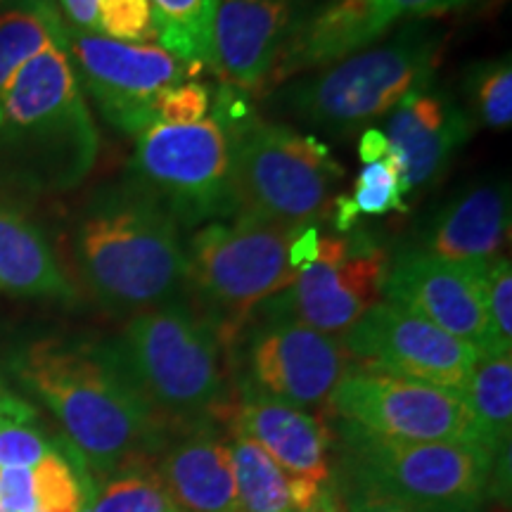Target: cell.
<instances>
[{"mask_svg": "<svg viewBox=\"0 0 512 512\" xmlns=\"http://www.w3.org/2000/svg\"><path fill=\"white\" fill-rule=\"evenodd\" d=\"M12 373L46 403L83 465L102 477L162 446L164 420L140 394L114 342L36 339L12 358Z\"/></svg>", "mask_w": 512, "mask_h": 512, "instance_id": "cell-1", "label": "cell"}, {"mask_svg": "<svg viewBox=\"0 0 512 512\" xmlns=\"http://www.w3.org/2000/svg\"><path fill=\"white\" fill-rule=\"evenodd\" d=\"M98 126L62 43L24 64L0 93V195H62L91 176Z\"/></svg>", "mask_w": 512, "mask_h": 512, "instance_id": "cell-2", "label": "cell"}, {"mask_svg": "<svg viewBox=\"0 0 512 512\" xmlns=\"http://www.w3.org/2000/svg\"><path fill=\"white\" fill-rule=\"evenodd\" d=\"M83 285L117 316L185 299L181 228L131 178L95 190L74 223Z\"/></svg>", "mask_w": 512, "mask_h": 512, "instance_id": "cell-3", "label": "cell"}, {"mask_svg": "<svg viewBox=\"0 0 512 512\" xmlns=\"http://www.w3.org/2000/svg\"><path fill=\"white\" fill-rule=\"evenodd\" d=\"M441 46V29L413 19L382 46L273 88L268 107L330 136H351L392 112L415 88L432 83Z\"/></svg>", "mask_w": 512, "mask_h": 512, "instance_id": "cell-4", "label": "cell"}, {"mask_svg": "<svg viewBox=\"0 0 512 512\" xmlns=\"http://www.w3.org/2000/svg\"><path fill=\"white\" fill-rule=\"evenodd\" d=\"M299 228L235 216L207 223L185 247V299L233 347L259 306L294 283L290 242Z\"/></svg>", "mask_w": 512, "mask_h": 512, "instance_id": "cell-5", "label": "cell"}, {"mask_svg": "<svg viewBox=\"0 0 512 512\" xmlns=\"http://www.w3.org/2000/svg\"><path fill=\"white\" fill-rule=\"evenodd\" d=\"M235 216L306 228L330 221L344 171L316 136L256 117L226 128Z\"/></svg>", "mask_w": 512, "mask_h": 512, "instance_id": "cell-6", "label": "cell"}, {"mask_svg": "<svg viewBox=\"0 0 512 512\" xmlns=\"http://www.w3.org/2000/svg\"><path fill=\"white\" fill-rule=\"evenodd\" d=\"M114 347L162 420L200 425L226 406L223 344L188 299L131 316Z\"/></svg>", "mask_w": 512, "mask_h": 512, "instance_id": "cell-7", "label": "cell"}, {"mask_svg": "<svg viewBox=\"0 0 512 512\" xmlns=\"http://www.w3.org/2000/svg\"><path fill=\"white\" fill-rule=\"evenodd\" d=\"M342 467L351 477L425 512H479L496 458L475 441H408L339 422Z\"/></svg>", "mask_w": 512, "mask_h": 512, "instance_id": "cell-8", "label": "cell"}, {"mask_svg": "<svg viewBox=\"0 0 512 512\" xmlns=\"http://www.w3.org/2000/svg\"><path fill=\"white\" fill-rule=\"evenodd\" d=\"M128 178L178 226L235 216L230 140L214 117L190 126L155 124L138 133Z\"/></svg>", "mask_w": 512, "mask_h": 512, "instance_id": "cell-9", "label": "cell"}, {"mask_svg": "<svg viewBox=\"0 0 512 512\" xmlns=\"http://www.w3.org/2000/svg\"><path fill=\"white\" fill-rule=\"evenodd\" d=\"M387 271L389 252L366 230L325 233L316 259L297 273L292 285L261 304L254 320H294L323 335L342 337L382 302Z\"/></svg>", "mask_w": 512, "mask_h": 512, "instance_id": "cell-10", "label": "cell"}, {"mask_svg": "<svg viewBox=\"0 0 512 512\" xmlns=\"http://www.w3.org/2000/svg\"><path fill=\"white\" fill-rule=\"evenodd\" d=\"M64 50L79 86L95 100L102 117L128 136L157 124V102L164 91L202 72V67L178 60L162 46L112 41L74 31L67 24Z\"/></svg>", "mask_w": 512, "mask_h": 512, "instance_id": "cell-11", "label": "cell"}, {"mask_svg": "<svg viewBox=\"0 0 512 512\" xmlns=\"http://www.w3.org/2000/svg\"><path fill=\"white\" fill-rule=\"evenodd\" d=\"M328 401L339 420L380 437L482 444L463 396L432 384L370 368L349 370L332 389Z\"/></svg>", "mask_w": 512, "mask_h": 512, "instance_id": "cell-12", "label": "cell"}, {"mask_svg": "<svg viewBox=\"0 0 512 512\" xmlns=\"http://www.w3.org/2000/svg\"><path fill=\"white\" fill-rule=\"evenodd\" d=\"M339 342L351 358H361L373 370L432 384L458 396L465 394L479 361V351L470 342L389 302L363 313Z\"/></svg>", "mask_w": 512, "mask_h": 512, "instance_id": "cell-13", "label": "cell"}, {"mask_svg": "<svg viewBox=\"0 0 512 512\" xmlns=\"http://www.w3.org/2000/svg\"><path fill=\"white\" fill-rule=\"evenodd\" d=\"M247 335L242 389L297 408L328 401L349 373L351 354L339 337L283 318H259Z\"/></svg>", "mask_w": 512, "mask_h": 512, "instance_id": "cell-14", "label": "cell"}, {"mask_svg": "<svg viewBox=\"0 0 512 512\" xmlns=\"http://www.w3.org/2000/svg\"><path fill=\"white\" fill-rule=\"evenodd\" d=\"M484 266L451 264L406 247L389 259L382 297L384 302L437 325L448 335L465 339L479 356H484L489 349L482 287Z\"/></svg>", "mask_w": 512, "mask_h": 512, "instance_id": "cell-15", "label": "cell"}, {"mask_svg": "<svg viewBox=\"0 0 512 512\" xmlns=\"http://www.w3.org/2000/svg\"><path fill=\"white\" fill-rule=\"evenodd\" d=\"M219 415H228L230 430L254 439L285 472L292 512L309 508L330 484L332 437L320 415L249 389H242L240 403H226Z\"/></svg>", "mask_w": 512, "mask_h": 512, "instance_id": "cell-16", "label": "cell"}, {"mask_svg": "<svg viewBox=\"0 0 512 512\" xmlns=\"http://www.w3.org/2000/svg\"><path fill=\"white\" fill-rule=\"evenodd\" d=\"M384 126L387 157L399 174L406 197L420 188H430L444 176L477 124L451 93L427 83L401 98Z\"/></svg>", "mask_w": 512, "mask_h": 512, "instance_id": "cell-17", "label": "cell"}, {"mask_svg": "<svg viewBox=\"0 0 512 512\" xmlns=\"http://www.w3.org/2000/svg\"><path fill=\"white\" fill-rule=\"evenodd\" d=\"M309 0H216L209 67L223 86L264 91Z\"/></svg>", "mask_w": 512, "mask_h": 512, "instance_id": "cell-18", "label": "cell"}, {"mask_svg": "<svg viewBox=\"0 0 512 512\" xmlns=\"http://www.w3.org/2000/svg\"><path fill=\"white\" fill-rule=\"evenodd\" d=\"M510 235L508 181L458 190L422 221L411 247L460 266H484L503 256Z\"/></svg>", "mask_w": 512, "mask_h": 512, "instance_id": "cell-19", "label": "cell"}, {"mask_svg": "<svg viewBox=\"0 0 512 512\" xmlns=\"http://www.w3.org/2000/svg\"><path fill=\"white\" fill-rule=\"evenodd\" d=\"M157 475L178 512H242L230 446L204 422L166 448Z\"/></svg>", "mask_w": 512, "mask_h": 512, "instance_id": "cell-20", "label": "cell"}, {"mask_svg": "<svg viewBox=\"0 0 512 512\" xmlns=\"http://www.w3.org/2000/svg\"><path fill=\"white\" fill-rule=\"evenodd\" d=\"M0 292L62 304L76 299L43 230L5 202H0Z\"/></svg>", "mask_w": 512, "mask_h": 512, "instance_id": "cell-21", "label": "cell"}, {"mask_svg": "<svg viewBox=\"0 0 512 512\" xmlns=\"http://www.w3.org/2000/svg\"><path fill=\"white\" fill-rule=\"evenodd\" d=\"M463 399L479 439L498 460L510 451L512 437V354L479 356Z\"/></svg>", "mask_w": 512, "mask_h": 512, "instance_id": "cell-22", "label": "cell"}, {"mask_svg": "<svg viewBox=\"0 0 512 512\" xmlns=\"http://www.w3.org/2000/svg\"><path fill=\"white\" fill-rule=\"evenodd\" d=\"M62 41L64 19L50 0L0 12V93L31 57Z\"/></svg>", "mask_w": 512, "mask_h": 512, "instance_id": "cell-23", "label": "cell"}, {"mask_svg": "<svg viewBox=\"0 0 512 512\" xmlns=\"http://www.w3.org/2000/svg\"><path fill=\"white\" fill-rule=\"evenodd\" d=\"M235 482L242 512H292L290 484L278 463L245 434L230 430Z\"/></svg>", "mask_w": 512, "mask_h": 512, "instance_id": "cell-24", "label": "cell"}, {"mask_svg": "<svg viewBox=\"0 0 512 512\" xmlns=\"http://www.w3.org/2000/svg\"><path fill=\"white\" fill-rule=\"evenodd\" d=\"M150 5L166 53L195 67L209 64L216 0H150Z\"/></svg>", "mask_w": 512, "mask_h": 512, "instance_id": "cell-25", "label": "cell"}, {"mask_svg": "<svg viewBox=\"0 0 512 512\" xmlns=\"http://www.w3.org/2000/svg\"><path fill=\"white\" fill-rule=\"evenodd\" d=\"M83 512H178L157 470L147 460L128 463L105 477Z\"/></svg>", "mask_w": 512, "mask_h": 512, "instance_id": "cell-26", "label": "cell"}, {"mask_svg": "<svg viewBox=\"0 0 512 512\" xmlns=\"http://www.w3.org/2000/svg\"><path fill=\"white\" fill-rule=\"evenodd\" d=\"M467 114L479 126L505 131L512 124V62L510 55L467 67L463 79Z\"/></svg>", "mask_w": 512, "mask_h": 512, "instance_id": "cell-27", "label": "cell"}, {"mask_svg": "<svg viewBox=\"0 0 512 512\" xmlns=\"http://www.w3.org/2000/svg\"><path fill=\"white\" fill-rule=\"evenodd\" d=\"M31 484L38 512H83L93 496L86 491V475H79L60 451L31 467Z\"/></svg>", "mask_w": 512, "mask_h": 512, "instance_id": "cell-28", "label": "cell"}, {"mask_svg": "<svg viewBox=\"0 0 512 512\" xmlns=\"http://www.w3.org/2000/svg\"><path fill=\"white\" fill-rule=\"evenodd\" d=\"M484 311L489 323V349L484 356L512 354V264L505 256L484 266Z\"/></svg>", "mask_w": 512, "mask_h": 512, "instance_id": "cell-29", "label": "cell"}, {"mask_svg": "<svg viewBox=\"0 0 512 512\" xmlns=\"http://www.w3.org/2000/svg\"><path fill=\"white\" fill-rule=\"evenodd\" d=\"M349 197L358 214L382 216L389 211H406L399 174L389 157L363 166L356 178V188Z\"/></svg>", "mask_w": 512, "mask_h": 512, "instance_id": "cell-30", "label": "cell"}, {"mask_svg": "<svg viewBox=\"0 0 512 512\" xmlns=\"http://www.w3.org/2000/svg\"><path fill=\"white\" fill-rule=\"evenodd\" d=\"M98 34L121 43H150L157 38L150 0H100Z\"/></svg>", "mask_w": 512, "mask_h": 512, "instance_id": "cell-31", "label": "cell"}, {"mask_svg": "<svg viewBox=\"0 0 512 512\" xmlns=\"http://www.w3.org/2000/svg\"><path fill=\"white\" fill-rule=\"evenodd\" d=\"M53 451L36 422L0 420V467H34Z\"/></svg>", "mask_w": 512, "mask_h": 512, "instance_id": "cell-32", "label": "cell"}, {"mask_svg": "<svg viewBox=\"0 0 512 512\" xmlns=\"http://www.w3.org/2000/svg\"><path fill=\"white\" fill-rule=\"evenodd\" d=\"M211 107L209 88L202 83H178L157 102V124L190 126L207 117Z\"/></svg>", "mask_w": 512, "mask_h": 512, "instance_id": "cell-33", "label": "cell"}, {"mask_svg": "<svg viewBox=\"0 0 512 512\" xmlns=\"http://www.w3.org/2000/svg\"><path fill=\"white\" fill-rule=\"evenodd\" d=\"M370 15L382 34H387L401 19H427L446 12L463 10L477 0H366Z\"/></svg>", "mask_w": 512, "mask_h": 512, "instance_id": "cell-34", "label": "cell"}, {"mask_svg": "<svg viewBox=\"0 0 512 512\" xmlns=\"http://www.w3.org/2000/svg\"><path fill=\"white\" fill-rule=\"evenodd\" d=\"M342 512H425L415 505L401 501L377 486L361 482L344 472L342 477Z\"/></svg>", "mask_w": 512, "mask_h": 512, "instance_id": "cell-35", "label": "cell"}, {"mask_svg": "<svg viewBox=\"0 0 512 512\" xmlns=\"http://www.w3.org/2000/svg\"><path fill=\"white\" fill-rule=\"evenodd\" d=\"M0 510L38 512L31 467H0Z\"/></svg>", "mask_w": 512, "mask_h": 512, "instance_id": "cell-36", "label": "cell"}, {"mask_svg": "<svg viewBox=\"0 0 512 512\" xmlns=\"http://www.w3.org/2000/svg\"><path fill=\"white\" fill-rule=\"evenodd\" d=\"M100 0H60V10L67 27L83 34H98Z\"/></svg>", "mask_w": 512, "mask_h": 512, "instance_id": "cell-37", "label": "cell"}, {"mask_svg": "<svg viewBox=\"0 0 512 512\" xmlns=\"http://www.w3.org/2000/svg\"><path fill=\"white\" fill-rule=\"evenodd\" d=\"M318 240H320V228L318 226H306L299 228L294 233V238L290 242V266L294 271H302L311 264L313 259L318 256Z\"/></svg>", "mask_w": 512, "mask_h": 512, "instance_id": "cell-38", "label": "cell"}, {"mask_svg": "<svg viewBox=\"0 0 512 512\" xmlns=\"http://www.w3.org/2000/svg\"><path fill=\"white\" fill-rule=\"evenodd\" d=\"M36 408L27 399L17 396L0 380V420L8 422H36Z\"/></svg>", "mask_w": 512, "mask_h": 512, "instance_id": "cell-39", "label": "cell"}, {"mask_svg": "<svg viewBox=\"0 0 512 512\" xmlns=\"http://www.w3.org/2000/svg\"><path fill=\"white\" fill-rule=\"evenodd\" d=\"M389 155V143L380 128H363L361 143H358V157L363 164L380 162Z\"/></svg>", "mask_w": 512, "mask_h": 512, "instance_id": "cell-40", "label": "cell"}, {"mask_svg": "<svg viewBox=\"0 0 512 512\" xmlns=\"http://www.w3.org/2000/svg\"><path fill=\"white\" fill-rule=\"evenodd\" d=\"M299 512H342V503H339L335 489H332L330 484H325L323 489H320V494L316 496V501H313L309 508Z\"/></svg>", "mask_w": 512, "mask_h": 512, "instance_id": "cell-41", "label": "cell"}, {"mask_svg": "<svg viewBox=\"0 0 512 512\" xmlns=\"http://www.w3.org/2000/svg\"><path fill=\"white\" fill-rule=\"evenodd\" d=\"M34 3V0H0V10H10V8H22V5Z\"/></svg>", "mask_w": 512, "mask_h": 512, "instance_id": "cell-42", "label": "cell"}, {"mask_svg": "<svg viewBox=\"0 0 512 512\" xmlns=\"http://www.w3.org/2000/svg\"><path fill=\"white\" fill-rule=\"evenodd\" d=\"M477 3H479V0H477Z\"/></svg>", "mask_w": 512, "mask_h": 512, "instance_id": "cell-43", "label": "cell"}, {"mask_svg": "<svg viewBox=\"0 0 512 512\" xmlns=\"http://www.w3.org/2000/svg\"><path fill=\"white\" fill-rule=\"evenodd\" d=\"M0 512H3V510H0Z\"/></svg>", "mask_w": 512, "mask_h": 512, "instance_id": "cell-44", "label": "cell"}]
</instances>
